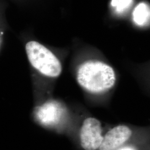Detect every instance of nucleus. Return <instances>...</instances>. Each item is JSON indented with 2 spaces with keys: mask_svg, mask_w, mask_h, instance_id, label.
Instances as JSON below:
<instances>
[{
  "mask_svg": "<svg viewBox=\"0 0 150 150\" xmlns=\"http://www.w3.org/2000/svg\"><path fill=\"white\" fill-rule=\"evenodd\" d=\"M27 57L32 66L42 74L56 77L62 72L59 59L48 48L36 41H30L26 45Z\"/></svg>",
  "mask_w": 150,
  "mask_h": 150,
  "instance_id": "2",
  "label": "nucleus"
},
{
  "mask_svg": "<svg viewBox=\"0 0 150 150\" xmlns=\"http://www.w3.org/2000/svg\"><path fill=\"white\" fill-rule=\"evenodd\" d=\"M100 122L96 118H87L82 125L80 131L81 145L85 150H96L102 143L103 137Z\"/></svg>",
  "mask_w": 150,
  "mask_h": 150,
  "instance_id": "3",
  "label": "nucleus"
},
{
  "mask_svg": "<svg viewBox=\"0 0 150 150\" xmlns=\"http://www.w3.org/2000/svg\"><path fill=\"white\" fill-rule=\"evenodd\" d=\"M132 131L126 126L119 125L110 129L100 145V150H115L130 138Z\"/></svg>",
  "mask_w": 150,
  "mask_h": 150,
  "instance_id": "4",
  "label": "nucleus"
},
{
  "mask_svg": "<svg viewBox=\"0 0 150 150\" xmlns=\"http://www.w3.org/2000/svg\"><path fill=\"white\" fill-rule=\"evenodd\" d=\"M79 85L87 91L99 93L114 86L116 75L109 65L97 60H89L79 66L77 72Z\"/></svg>",
  "mask_w": 150,
  "mask_h": 150,
  "instance_id": "1",
  "label": "nucleus"
},
{
  "mask_svg": "<svg viewBox=\"0 0 150 150\" xmlns=\"http://www.w3.org/2000/svg\"><path fill=\"white\" fill-rule=\"evenodd\" d=\"M132 2V0H112L111 5L116 7L118 12H122L128 8Z\"/></svg>",
  "mask_w": 150,
  "mask_h": 150,
  "instance_id": "6",
  "label": "nucleus"
},
{
  "mask_svg": "<svg viewBox=\"0 0 150 150\" xmlns=\"http://www.w3.org/2000/svg\"><path fill=\"white\" fill-rule=\"evenodd\" d=\"M135 150L133 148H131V147H125V148H123L121 150Z\"/></svg>",
  "mask_w": 150,
  "mask_h": 150,
  "instance_id": "7",
  "label": "nucleus"
},
{
  "mask_svg": "<svg viewBox=\"0 0 150 150\" xmlns=\"http://www.w3.org/2000/svg\"><path fill=\"white\" fill-rule=\"evenodd\" d=\"M150 16V9L145 3H141L134 8L133 17L136 23L143 25L147 21Z\"/></svg>",
  "mask_w": 150,
  "mask_h": 150,
  "instance_id": "5",
  "label": "nucleus"
}]
</instances>
